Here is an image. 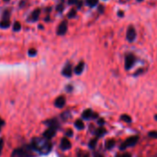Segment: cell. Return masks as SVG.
<instances>
[{
    "instance_id": "obj_11",
    "label": "cell",
    "mask_w": 157,
    "mask_h": 157,
    "mask_svg": "<svg viewBox=\"0 0 157 157\" xmlns=\"http://www.w3.org/2000/svg\"><path fill=\"white\" fill-rule=\"evenodd\" d=\"M44 123L48 126V128H56V129H59V127H60V124H59V121H57V119L48 120Z\"/></svg>"
},
{
    "instance_id": "obj_10",
    "label": "cell",
    "mask_w": 157,
    "mask_h": 157,
    "mask_svg": "<svg viewBox=\"0 0 157 157\" xmlns=\"http://www.w3.org/2000/svg\"><path fill=\"white\" fill-rule=\"evenodd\" d=\"M65 103H66L65 98H64L63 96H60V97H58V98L55 99V101H54V106H55L56 108H58V109H62V108L64 107Z\"/></svg>"
},
{
    "instance_id": "obj_12",
    "label": "cell",
    "mask_w": 157,
    "mask_h": 157,
    "mask_svg": "<svg viewBox=\"0 0 157 157\" xmlns=\"http://www.w3.org/2000/svg\"><path fill=\"white\" fill-rule=\"evenodd\" d=\"M72 147V144L70 143V141L65 137V138H63L62 141H61V149L63 150V151H66L68 149H70Z\"/></svg>"
},
{
    "instance_id": "obj_23",
    "label": "cell",
    "mask_w": 157,
    "mask_h": 157,
    "mask_svg": "<svg viewBox=\"0 0 157 157\" xmlns=\"http://www.w3.org/2000/svg\"><path fill=\"white\" fill-rule=\"evenodd\" d=\"M28 54H29V56H30V57H34V56H36V55H37V51H36L35 49L31 48V49H29V50Z\"/></svg>"
},
{
    "instance_id": "obj_8",
    "label": "cell",
    "mask_w": 157,
    "mask_h": 157,
    "mask_svg": "<svg viewBox=\"0 0 157 157\" xmlns=\"http://www.w3.org/2000/svg\"><path fill=\"white\" fill-rule=\"evenodd\" d=\"M136 39V30L133 27H130L127 30V40L130 42H132Z\"/></svg>"
},
{
    "instance_id": "obj_25",
    "label": "cell",
    "mask_w": 157,
    "mask_h": 157,
    "mask_svg": "<svg viewBox=\"0 0 157 157\" xmlns=\"http://www.w3.org/2000/svg\"><path fill=\"white\" fill-rule=\"evenodd\" d=\"M149 137L151 138H155V139H157V132H150L148 133Z\"/></svg>"
},
{
    "instance_id": "obj_7",
    "label": "cell",
    "mask_w": 157,
    "mask_h": 157,
    "mask_svg": "<svg viewBox=\"0 0 157 157\" xmlns=\"http://www.w3.org/2000/svg\"><path fill=\"white\" fill-rule=\"evenodd\" d=\"M67 29H68V24L66 20H63L60 23V25L57 28V34L60 36L64 35L67 32Z\"/></svg>"
},
{
    "instance_id": "obj_19",
    "label": "cell",
    "mask_w": 157,
    "mask_h": 157,
    "mask_svg": "<svg viewBox=\"0 0 157 157\" xmlns=\"http://www.w3.org/2000/svg\"><path fill=\"white\" fill-rule=\"evenodd\" d=\"M121 120L122 121L126 122V123H131V122H132V118H131L130 116L126 115V114L121 115Z\"/></svg>"
},
{
    "instance_id": "obj_33",
    "label": "cell",
    "mask_w": 157,
    "mask_h": 157,
    "mask_svg": "<svg viewBox=\"0 0 157 157\" xmlns=\"http://www.w3.org/2000/svg\"><path fill=\"white\" fill-rule=\"evenodd\" d=\"M77 2H78V0H68V4H70V5H74Z\"/></svg>"
},
{
    "instance_id": "obj_9",
    "label": "cell",
    "mask_w": 157,
    "mask_h": 157,
    "mask_svg": "<svg viewBox=\"0 0 157 157\" xmlns=\"http://www.w3.org/2000/svg\"><path fill=\"white\" fill-rule=\"evenodd\" d=\"M62 74H63V76L71 77L72 75H73V67H72V64L68 63L63 67V71H62Z\"/></svg>"
},
{
    "instance_id": "obj_3",
    "label": "cell",
    "mask_w": 157,
    "mask_h": 157,
    "mask_svg": "<svg viewBox=\"0 0 157 157\" xmlns=\"http://www.w3.org/2000/svg\"><path fill=\"white\" fill-rule=\"evenodd\" d=\"M138 141H139V136H132V137L128 138L127 140H125L124 143H122L120 149L121 151H124L125 149H127L129 147H132L137 144Z\"/></svg>"
},
{
    "instance_id": "obj_15",
    "label": "cell",
    "mask_w": 157,
    "mask_h": 157,
    "mask_svg": "<svg viewBox=\"0 0 157 157\" xmlns=\"http://www.w3.org/2000/svg\"><path fill=\"white\" fill-rule=\"evenodd\" d=\"M107 133V131L103 128H98L95 132H94V134L96 135V138H101L103 137L105 134Z\"/></svg>"
},
{
    "instance_id": "obj_16",
    "label": "cell",
    "mask_w": 157,
    "mask_h": 157,
    "mask_svg": "<svg viewBox=\"0 0 157 157\" xmlns=\"http://www.w3.org/2000/svg\"><path fill=\"white\" fill-rule=\"evenodd\" d=\"M10 26V19L9 18H2L0 21V28L1 29H7Z\"/></svg>"
},
{
    "instance_id": "obj_21",
    "label": "cell",
    "mask_w": 157,
    "mask_h": 157,
    "mask_svg": "<svg viewBox=\"0 0 157 157\" xmlns=\"http://www.w3.org/2000/svg\"><path fill=\"white\" fill-rule=\"evenodd\" d=\"M98 0H86V4L90 6V7H94L98 5Z\"/></svg>"
},
{
    "instance_id": "obj_36",
    "label": "cell",
    "mask_w": 157,
    "mask_h": 157,
    "mask_svg": "<svg viewBox=\"0 0 157 157\" xmlns=\"http://www.w3.org/2000/svg\"><path fill=\"white\" fill-rule=\"evenodd\" d=\"M94 157H104L102 155H100V154H98V153H96L95 155H94Z\"/></svg>"
},
{
    "instance_id": "obj_28",
    "label": "cell",
    "mask_w": 157,
    "mask_h": 157,
    "mask_svg": "<svg viewBox=\"0 0 157 157\" xmlns=\"http://www.w3.org/2000/svg\"><path fill=\"white\" fill-rule=\"evenodd\" d=\"M78 157H89V155L87 153H78Z\"/></svg>"
},
{
    "instance_id": "obj_2",
    "label": "cell",
    "mask_w": 157,
    "mask_h": 157,
    "mask_svg": "<svg viewBox=\"0 0 157 157\" xmlns=\"http://www.w3.org/2000/svg\"><path fill=\"white\" fill-rule=\"evenodd\" d=\"M11 157H34V151L29 144L24 145L15 149L11 154Z\"/></svg>"
},
{
    "instance_id": "obj_13",
    "label": "cell",
    "mask_w": 157,
    "mask_h": 157,
    "mask_svg": "<svg viewBox=\"0 0 157 157\" xmlns=\"http://www.w3.org/2000/svg\"><path fill=\"white\" fill-rule=\"evenodd\" d=\"M40 14V8H37V9H35V10H34V11L31 13V15H30V17H29V19H28V20H29L30 22L37 21V20L39 19Z\"/></svg>"
},
{
    "instance_id": "obj_18",
    "label": "cell",
    "mask_w": 157,
    "mask_h": 157,
    "mask_svg": "<svg viewBox=\"0 0 157 157\" xmlns=\"http://www.w3.org/2000/svg\"><path fill=\"white\" fill-rule=\"evenodd\" d=\"M75 128L78 129V130H83V129L85 128V124H84V122H83L81 120H77V121L75 122Z\"/></svg>"
},
{
    "instance_id": "obj_6",
    "label": "cell",
    "mask_w": 157,
    "mask_h": 157,
    "mask_svg": "<svg viewBox=\"0 0 157 157\" xmlns=\"http://www.w3.org/2000/svg\"><path fill=\"white\" fill-rule=\"evenodd\" d=\"M98 117V115L97 113H95L92 109H88L84 110V112L82 113V118L84 120H90V119H97Z\"/></svg>"
},
{
    "instance_id": "obj_38",
    "label": "cell",
    "mask_w": 157,
    "mask_h": 157,
    "mask_svg": "<svg viewBox=\"0 0 157 157\" xmlns=\"http://www.w3.org/2000/svg\"><path fill=\"white\" fill-rule=\"evenodd\" d=\"M77 6H78V8H80V7H81V6H82V2H81V1H80V2H78V5H77Z\"/></svg>"
},
{
    "instance_id": "obj_14",
    "label": "cell",
    "mask_w": 157,
    "mask_h": 157,
    "mask_svg": "<svg viewBox=\"0 0 157 157\" xmlns=\"http://www.w3.org/2000/svg\"><path fill=\"white\" fill-rule=\"evenodd\" d=\"M84 68H85V63L84 62H80L75 68V74L76 75H81L84 71Z\"/></svg>"
},
{
    "instance_id": "obj_39",
    "label": "cell",
    "mask_w": 157,
    "mask_h": 157,
    "mask_svg": "<svg viewBox=\"0 0 157 157\" xmlns=\"http://www.w3.org/2000/svg\"><path fill=\"white\" fill-rule=\"evenodd\" d=\"M155 120L157 121V115H155Z\"/></svg>"
},
{
    "instance_id": "obj_40",
    "label": "cell",
    "mask_w": 157,
    "mask_h": 157,
    "mask_svg": "<svg viewBox=\"0 0 157 157\" xmlns=\"http://www.w3.org/2000/svg\"><path fill=\"white\" fill-rule=\"evenodd\" d=\"M4 1H5V2H8L9 0H4Z\"/></svg>"
},
{
    "instance_id": "obj_35",
    "label": "cell",
    "mask_w": 157,
    "mask_h": 157,
    "mask_svg": "<svg viewBox=\"0 0 157 157\" xmlns=\"http://www.w3.org/2000/svg\"><path fill=\"white\" fill-rule=\"evenodd\" d=\"M98 10H99V12H100V13H103V11H104V7H103V6H99Z\"/></svg>"
},
{
    "instance_id": "obj_4",
    "label": "cell",
    "mask_w": 157,
    "mask_h": 157,
    "mask_svg": "<svg viewBox=\"0 0 157 157\" xmlns=\"http://www.w3.org/2000/svg\"><path fill=\"white\" fill-rule=\"evenodd\" d=\"M135 63V56L132 53L128 54L125 58V68L126 70H130Z\"/></svg>"
},
{
    "instance_id": "obj_34",
    "label": "cell",
    "mask_w": 157,
    "mask_h": 157,
    "mask_svg": "<svg viewBox=\"0 0 157 157\" xmlns=\"http://www.w3.org/2000/svg\"><path fill=\"white\" fill-rule=\"evenodd\" d=\"M66 90H67L68 92H72L73 86H66Z\"/></svg>"
},
{
    "instance_id": "obj_22",
    "label": "cell",
    "mask_w": 157,
    "mask_h": 157,
    "mask_svg": "<svg viewBox=\"0 0 157 157\" xmlns=\"http://www.w3.org/2000/svg\"><path fill=\"white\" fill-rule=\"evenodd\" d=\"M21 29V25H20V23L19 22H15L14 23V25H13V30L14 31H19Z\"/></svg>"
},
{
    "instance_id": "obj_17",
    "label": "cell",
    "mask_w": 157,
    "mask_h": 157,
    "mask_svg": "<svg viewBox=\"0 0 157 157\" xmlns=\"http://www.w3.org/2000/svg\"><path fill=\"white\" fill-rule=\"evenodd\" d=\"M115 144H116L115 140H112V139L111 140H108L106 142V144H105V147H106L107 150H110V149H112L115 146Z\"/></svg>"
},
{
    "instance_id": "obj_20",
    "label": "cell",
    "mask_w": 157,
    "mask_h": 157,
    "mask_svg": "<svg viewBox=\"0 0 157 157\" xmlns=\"http://www.w3.org/2000/svg\"><path fill=\"white\" fill-rule=\"evenodd\" d=\"M97 142H98V138H94V139H92L90 142H89V148L90 149H95V147H96V145H97Z\"/></svg>"
},
{
    "instance_id": "obj_26",
    "label": "cell",
    "mask_w": 157,
    "mask_h": 157,
    "mask_svg": "<svg viewBox=\"0 0 157 157\" xmlns=\"http://www.w3.org/2000/svg\"><path fill=\"white\" fill-rule=\"evenodd\" d=\"M3 147H4V140H3L2 138H0V156H1V155H2Z\"/></svg>"
},
{
    "instance_id": "obj_31",
    "label": "cell",
    "mask_w": 157,
    "mask_h": 157,
    "mask_svg": "<svg viewBox=\"0 0 157 157\" xmlns=\"http://www.w3.org/2000/svg\"><path fill=\"white\" fill-rule=\"evenodd\" d=\"M5 125V121L0 117V132H1V130H2V127Z\"/></svg>"
},
{
    "instance_id": "obj_5",
    "label": "cell",
    "mask_w": 157,
    "mask_h": 157,
    "mask_svg": "<svg viewBox=\"0 0 157 157\" xmlns=\"http://www.w3.org/2000/svg\"><path fill=\"white\" fill-rule=\"evenodd\" d=\"M57 130H58V129H56V128H48V129L43 132L42 137L45 138V139H47V140H50V141H51V140L55 136Z\"/></svg>"
},
{
    "instance_id": "obj_41",
    "label": "cell",
    "mask_w": 157,
    "mask_h": 157,
    "mask_svg": "<svg viewBox=\"0 0 157 157\" xmlns=\"http://www.w3.org/2000/svg\"><path fill=\"white\" fill-rule=\"evenodd\" d=\"M137 1H139V2H141V1H143V0H137Z\"/></svg>"
},
{
    "instance_id": "obj_1",
    "label": "cell",
    "mask_w": 157,
    "mask_h": 157,
    "mask_svg": "<svg viewBox=\"0 0 157 157\" xmlns=\"http://www.w3.org/2000/svg\"><path fill=\"white\" fill-rule=\"evenodd\" d=\"M30 147L34 152L39 153L40 155H46L52 152V144L50 140H47L43 137L41 138H33L30 143Z\"/></svg>"
},
{
    "instance_id": "obj_24",
    "label": "cell",
    "mask_w": 157,
    "mask_h": 157,
    "mask_svg": "<svg viewBox=\"0 0 157 157\" xmlns=\"http://www.w3.org/2000/svg\"><path fill=\"white\" fill-rule=\"evenodd\" d=\"M75 16H76V10L75 9H72V10L69 11V13H68V17L69 18H73Z\"/></svg>"
},
{
    "instance_id": "obj_32",
    "label": "cell",
    "mask_w": 157,
    "mask_h": 157,
    "mask_svg": "<svg viewBox=\"0 0 157 157\" xmlns=\"http://www.w3.org/2000/svg\"><path fill=\"white\" fill-rule=\"evenodd\" d=\"M98 125H104L105 124V121H104V120L103 119H99L98 121Z\"/></svg>"
},
{
    "instance_id": "obj_27",
    "label": "cell",
    "mask_w": 157,
    "mask_h": 157,
    "mask_svg": "<svg viewBox=\"0 0 157 157\" xmlns=\"http://www.w3.org/2000/svg\"><path fill=\"white\" fill-rule=\"evenodd\" d=\"M65 135H66V137H72L73 136V131L72 130H67L65 132Z\"/></svg>"
},
{
    "instance_id": "obj_30",
    "label": "cell",
    "mask_w": 157,
    "mask_h": 157,
    "mask_svg": "<svg viewBox=\"0 0 157 157\" xmlns=\"http://www.w3.org/2000/svg\"><path fill=\"white\" fill-rule=\"evenodd\" d=\"M116 157H132V155H131V154L126 153V154H123V155H118Z\"/></svg>"
},
{
    "instance_id": "obj_37",
    "label": "cell",
    "mask_w": 157,
    "mask_h": 157,
    "mask_svg": "<svg viewBox=\"0 0 157 157\" xmlns=\"http://www.w3.org/2000/svg\"><path fill=\"white\" fill-rule=\"evenodd\" d=\"M118 14H119V16H120V17H123V11H119V13H118Z\"/></svg>"
},
{
    "instance_id": "obj_29",
    "label": "cell",
    "mask_w": 157,
    "mask_h": 157,
    "mask_svg": "<svg viewBox=\"0 0 157 157\" xmlns=\"http://www.w3.org/2000/svg\"><path fill=\"white\" fill-rule=\"evenodd\" d=\"M57 10H58L59 12H62V11L63 10V4H59V5L57 6Z\"/></svg>"
}]
</instances>
